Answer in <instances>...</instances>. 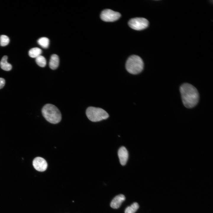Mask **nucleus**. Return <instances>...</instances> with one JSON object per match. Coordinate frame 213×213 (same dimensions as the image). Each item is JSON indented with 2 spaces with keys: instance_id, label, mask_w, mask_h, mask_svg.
<instances>
[{
  "instance_id": "obj_1",
  "label": "nucleus",
  "mask_w": 213,
  "mask_h": 213,
  "mask_svg": "<svg viewBox=\"0 0 213 213\" xmlns=\"http://www.w3.org/2000/svg\"><path fill=\"white\" fill-rule=\"evenodd\" d=\"M183 103L187 108H192L197 104L199 99L198 92L196 88L188 83L183 84L180 87Z\"/></svg>"
},
{
  "instance_id": "obj_2",
  "label": "nucleus",
  "mask_w": 213,
  "mask_h": 213,
  "mask_svg": "<svg viewBox=\"0 0 213 213\" xmlns=\"http://www.w3.org/2000/svg\"><path fill=\"white\" fill-rule=\"evenodd\" d=\"M42 114L49 122L52 124H57L61 120V113L58 109L51 104H46L42 108Z\"/></svg>"
},
{
  "instance_id": "obj_3",
  "label": "nucleus",
  "mask_w": 213,
  "mask_h": 213,
  "mask_svg": "<svg viewBox=\"0 0 213 213\" xmlns=\"http://www.w3.org/2000/svg\"><path fill=\"white\" fill-rule=\"evenodd\" d=\"M144 63L142 59L136 55L130 56L127 59L125 64L127 70L130 73L136 75L143 70Z\"/></svg>"
},
{
  "instance_id": "obj_4",
  "label": "nucleus",
  "mask_w": 213,
  "mask_h": 213,
  "mask_svg": "<svg viewBox=\"0 0 213 213\" xmlns=\"http://www.w3.org/2000/svg\"><path fill=\"white\" fill-rule=\"evenodd\" d=\"M86 114L88 118L93 122L106 119L109 117L108 113L103 109L93 106L88 107L87 109Z\"/></svg>"
},
{
  "instance_id": "obj_5",
  "label": "nucleus",
  "mask_w": 213,
  "mask_h": 213,
  "mask_svg": "<svg viewBox=\"0 0 213 213\" xmlns=\"http://www.w3.org/2000/svg\"><path fill=\"white\" fill-rule=\"evenodd\" d=\"M148 21L142 17H136L131 19L128 22L129 26L136 30H141L147 28L149 25Z\"/></svg>"
},
{
  "instance_id": "obj_6",
  "label": "nucleus",
  "mask_w": 213,
  "mask_h": 213,
  "mask_svg": "<svg viewBox=\"0 0 213 213\" xmlns=\"http://www.w3.org/2000/svg\"><path fill=\"white\" fill-rule=\"evenodd\" d=\"M119 12L109 9L103 10L100 14L101 19L105 22H112L118 20L120 17Z\"/></svg>"
},
{
  "instance_id": "obj_7",
  "label": "nucleus",
  "mask_w": 213,
  "mask_h": 213,
  "mask_svg": "<svg viewBox=\"0 0 213 213\" xmlns=\"http://www.w3.org/2000/svg\"><path fill=\"white\" fill-rule=\"evenodd\" d=\"M33 165L36 170L40 172L46 170L48 166L47 162L45 160L40 157H36L33 159Z\"/></svg>"
},
{
  "instance_id": "obj_8",
  "label": "nucleus",
  "mask_w": 213,
  "mask_h": 213,
  "mask_svg": "<svg viewBox=\"0 0 213 213\" xmlns=\"http://www.w3.org/2000/svg\"><path fill=\"white\" fill-rule=\"evenodd\" d=\"M118 154L120 164L123 166L125 165L128 157V152L125 147H121L118 150Z\"/></svg>"
},
{
  "instance_id": "obj_9",
  "label": "nucleus",
  "mask_w": 213,
  "mask_h": 213,
  "mask_svg": "<svg viewBox=\"0 0 213 213\" xmlns=\"http://www.w3.org/2000/svg\"><path fill=\"white\" fill-rule=\"evenodd\" d=\"M125 199V196L122 194H120L115 196L112 201L110 206L111 207L114 209L118 208L121 206L122 203Z\"/></svg>"
},
{
  "instance_id": "obj_10",
  "label": "nucleus",
  "mask_w": 213,
  "mask_h": 213,
  "mask_svg": "<svg viewBox=\"0 0 213 213\" xmlns=\"http://www.w3.org/2000/svg\"><path fill=\"white\" fill-rule=\"evenodd\" d=\"M59 64V59L58 55L56 54H53L51 57L49 62V67L52 70L56 69L58 67Z\"/></svg>"
},
{
  "instance_id": "obj_11",
  "label": "nucleus",
  "mask_w": 213,
  "mask_h": 213,
  "mask_svg": "<svg viewBox=\"0 0 213 213\" xmlns=\"http://www.w3.org/2000/svg\"><path fill=\"white\" fill-rule=\"evenodd\" d=\"M8 57L7 56H4L2 58L0 62V65L1 68L4 70L8 71L11 70L12 68V66L7 61Z\"/></svg>"
},
{
  "instance_id": "obj_12",
  "label": "nucleus",
  "mask_w": 213,
  "mask_h": 213,
  "mask_svg": "<svg viewBox=\"0 0 213 213\" xmlns=\"http://www.w3.org/2000/svg\"><path fill=\"white\" fill-rule=\"evenodd\" d=\"M42 52V51L38 47H35L30 50L28 54L30 57L36 58L40 55Z\"/></svg>"
},
{
  "instance_id": "obj_13",
  "label": "nucleus",
  "mask_w": 213,
  "mask_h": 213,
  "mask_svg": "<svg viewBox=\"0 0 213 213\" xmlns=\"http://www.w3.org/2000/svg\"><path fill=\"white\" fill-rule=\"evenodd\" d=\"M139 208V205L137 202H134L125 209V213H135Z\"/></svg>"
},
{
  "instance_id": "obj_14",
  "label": "nucleus",
  "mask_w": 213,
  "mask_h": 213,
  "mask_svg": "<svg viewBox=\"0 0 213 213\" xmlns=\"http://www.w3.org/2000/svg\"><path fill=\"white\" fill-rule=\"evenodd\" d=\"M38 43L42 48L46 49L49 46V41L48 38L43 37L41 38L38 39Z\"/></svg>"
},
{
  "instance_id": "obj_15",
  "label": "nucleus",
  "mask_w": 213,
  "mask_h": 213,
  "mask_svg": "<svg viewBox=\"0 0 213 213\" xmlns=\"http://www.w3.org/2000/svg\"><path fill=\"white\" fill-rule=\"evenodd\" d=\"M36 62L37 64L41 67H44L46 64V59L41 55L36 58Z\"/></svg>"
},
{
  "instance_id": "obj_16",
  "label": "nucleus",
  "mask_w": 213,
  "mask_h": 213,
  "mask_svg": "<svg viewBox=\"0 0 213 213\" xmlns=\"http://www.w3.org/2000/svg\"><path fill=\"white\" fill-rule=\"evenodd\" d=\"M9 42V37L5 35H2L0 36V45L4 46L7 45Z\"/></svg>"
},
{
  "instance_id": "obj_17",
  "label": "nucleus",
  "mask_w": 213,
  "mask_h": 213,
  "mask_svg": "<svg viewBox=\"0 0 213 213\" xmlns=\"http://www.w3.org/2000/svg\"><path fill=\"white\" fill-rule=\"evenodd\" d=\"M5 84V80L3 78H0V89L4 86Z\"/></svg>"
}]
</instances>
